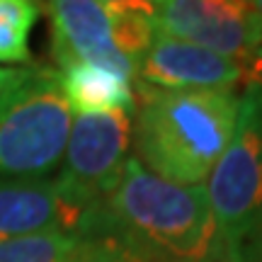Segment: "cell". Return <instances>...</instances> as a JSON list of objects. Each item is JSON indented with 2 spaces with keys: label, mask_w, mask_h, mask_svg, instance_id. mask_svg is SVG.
<instances>
[{
  "label": "cell",
  "mask_w": 262,
  "mask_h": 262,
  "mask_svg": "<svg viewBox=\"0 0 262 262\" xmlns=\"http://www.w3.org/2000/svg\"><path fill=\"white\" fill-rule=\"evenodd\" d=\"M129 148V114H75L54 187L78 211H90L117 189Z\"/></svg>",
  "instance_id": "5"
},
{
  "label": "cell",
  "mask_w": 262,
  "mask_h": 262,
  "mask_svg": "<svg viewBox=\"0 0 262 262\" xmlns=\"http://www.w3.org/2000/svg\"><path fill=\"white\" fill-rule=\"evenodd\" d=\"M156 34L180 39L248 63L262 44L260 25L243 0H158L150 3Z\"/></svg>",
  "instance_id": "6"
},
{
  "label": "cell",
  "mask_w": 262,
  "mask_h": 262,
  "mask_svg": "<svg viewBox=\"0 0 262 262\" xmlns=\"http://www.w3.org/2000/svg\"><path fill=\"white\" fill-rule=\"evenodd\" d=\"M245 66L180 39L156 34L136 68V83L158 90H233Z\"/></svg>",
  "instance_id": "8"
},
{
  "label": "cell",
  "mask_w": 262,
  "mask_h": 262,
  "mask_svg": "<svg viewBox=\"0 0 262 262\" xmlns=\"http://www.w3.org/2000/svg\"><path fill=\"white\" fill-rule=\"evenodd\" d=\"M148 262H238L202 185H175L129 158L102 204L85 211Z\"/></svg>",
  "instance_id": "1"
},
{
  "label": "cell",
  "mask_w": 262,
  "mask_h": 262,
  "mask_svg": "<svg viewBox=\"0 0 262 262\" xmlns=\"http://www.w3.org/2000/svg\"><path fill=\"white\" fill-rule=\"evenodd\" d=\"M66 102L75 114H129L136 112L134 80L100 68V66H71L58 71Z\"/></svg>",
  "instance_id": "10"
},
{
  "label": "cell",
  "mask_w": 262,
  "mask_h": 262,
  "mask_svg": "<svg viewBox=\"0 0 262 262\" xmlns=\"http://www.w3.org/2000/svg\"><path fill=\"white\" fill-rule=\"evenodd\" d=\"M29 71H32V66H25V68H3L0 66V93H5L12 85L22 83L29 75Z\"/></svg>",
  "instance_id": "15"
},
{
  "label": "cell",
  "mask_w": 262,
  "mask_h": 262,
  "mask_svg": "<svg viewBox=\"0 0 262 262\" xmlns=\"http://www.w3.org/2000/svg\"><path fill=\"white\" fill-rule=\"evenodd\" d=\"M44 8L51 19V54L58 71L85 63L136 80V63L117 41L114 0H56Z\"/></svg>",
  "instance_id": "7"
},
{
  "label": "cell",
  "mask_w": 262,
  "mask_h": 262,
  "mask_svg": "<svg viewBox=\"0 0 262 262\" xmlns=\"http://www.w3.org/2000/svg\"><path fill=\"white\" fill-rule=\"evenodd\" d=\"M250 8H253V15H255V19H257L260 32H262V0H255V3H250Z\"/></svg>",
  "instance_id": "16"
},
{
  "label": "cell",
  "mask_w": 262,
  "mask_h": 262,
  "mask_svg": "<svg viewBox=\"0 0 262 262\" xmlns=\"http://www.w3.org/2000/svg\"><path fill=\"white\" fill-rule=\"evenodd\" d=\"M78 250L71 262H148L85 214L78 226Z\"/></svg>",
  "instance_id": "13"
},
{
  "label": "cell",
  "mask_w": 262,
  "mask_h": 262,
  "mask_svg": "<svg viewBox=\"0 0 262 262\" xmlns=\"http://www.w3.org/2000/svg\"><path fill=\"white\" fill-rule=\"evenodd\" d=\"M80 238L68 231L22 235L0 241V262H71Z\"/></svg>",
  "instance_id": "12"
},
{
  "label": "cell",
  "mask_w": 262,
  "mask_h": 262,
  "mask_svg": "<svg viewBox=\"0 0 262 262\" xmlns=\"http://www.w3.org/2000/svg\"><path fill=\"white\" fill-rule=\"evenodd\" d=\"M219 231L238 262H262V90L245 85L233 139L206 187Z\"/></svg>",
  "instance_id": "4"
},
{
  "label": "cell",
  "mask_w": 262,
  "mask_h": 262,
  "mask_svg": "<svg viewBox=\"0 0 262 262\" xmlns=\"http://www.w3.org/2000/svg\"><path fill=\"white\" fill-rule=\"evenodd\" d=\"M83 211L71 206L54 187V180L0 178V241L22 235L68 231L78 233Z\"/></svg>",
  "instance_id": "9"
},
{
  "label": "cell",
  "mask_w": 262,
  "mask_h": 262,
  "mask_svg": "<svg viewBox=\"0 0 262 262\" xmlns=\"http://www.w3.org/2000/svg\"><path fill=\"white\" fill-rule=\"evenodd\" d=\"M245 85L262 90V44L255 49V54L245 63Z\"/></svg>",
  "instance_id": "14"
},
{
  "label": "cell",
  "mask_w": 262,
  "mask_h": 262,
  "mask_svg": "<svg viewBox=\"0 0 262 262\" xmlns=\"http://www.w3.org/2000/svg\"><path fill=\"white\" fill-rule=\"evenodd\" d=\"M134 158L175 185H202L221 160L238 122L233 90H158L136 83Z\"/></svg>",
  "instance_id": "2"
},
{
  "label": "cell",
  "mask_w": 262,
  "mask_h": 262,
  "mask_svg": "<svg viewBox=\"0 0 262 262\" xmlns=\"http://www.w3.org/2000/svg\"><path fill=\"white\" fill-rule=\"evenodd\" d=\"M41 15L32 0H0V63H29V34Z\"/></svg>",
  "instance_id": "11"
},
{
  "label": "cell",
  "mask_w": 262,
  "mask_h": 262,
  "mask_svg": "<svg viewBox=\"0 0 262 262\" xmlns=\"http://www.w3.org/2000/svg\"><path fill=\"white\" fill-rule=\"evenodd\" d=\"M71 124L58 71L32 66L22 83L0 93V178L49 180L61 165Z\"/></svg>",
  "instance_id": "3"
}]
</instances>
